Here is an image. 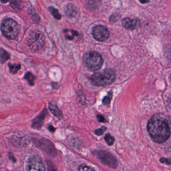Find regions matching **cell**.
Here are the masks:
<instances>
[{
    "label": "cell",
    "instance_id": "1",
    "mask_svg": "<svg viewBox=\"0 0 171 171\" xmlns=\"http://www.w3.org/2000/svg\"><path fill=\"white\" fill-rule=\"evenodd\" d=\"M147 130L154 141L162 143L166 141L171 135L167 121L159 117H152L148 124Z\"/></svg>",
    "mask_w": 171,
    "mask_h": 171
},
{
    "label": "cell",
    "instance_id": "2",
    "mask_svg": "<svg viewBox=\"0 0 171 171\" xmlns=\"http://www.w3.org/2000/svg\"><path fill=\"white\" fill-rule=\"evenodd\" d=\"M115 71L111 69H106L93 74L91 77V81L94 85L102 87L111 84L115 81Z\"/></svg>",
    "mask_w": 171,
    "mask_h": 171
},
{
    "label": "cell",
    "instance_id": "3",
    "mask_svg": "<svg viewBox=\"0 0 171 171\" xmlns=\"http://www.w3.org/2000/svg\"><path fill=\"white\" fill-rule=\"evenodd\" d=\"M83 60L87 67L92 71L100 69L104 62L101 55L94 51L86 53L83 56Z\"/></svg>",
    "mask_w": 171,
    "mask_h": 171
},
{
    "label": "cell",
    "instance_id": "4",
    "mask_svg": "<svg viewBox=\"0 0 171 171\" xmlns=\"http://www.w3.org/2000/svg\"><path fill=\"white\" fill-rule=\"evenodd\" d=\"M1 31L6 38L9 39H15L19 34V25L12 19H6L2 23Z\"/></svg>",
    "mask_w": 171,
    "mask_h": 171
},
{
    "label": "cell",
    "instance_id": "5",
    "mask_svg": "<svg viewBox=\"0 0 171 171\" xmlns=\"http://www.w3.org/2000/svg\"><path fill=\"white\" fill-rule=\"evenodd\" d=\"M45 40V37L43 33L39 31L35 30L29 36V46L33 50H39L44 45Z\"/></svg>",
    "mask_w": 171,
    "mask_h": 171
},
{
    "label": "cell",
    "instance_id": "6",
    "mask_svg": "<svg viewBox=\"0 0 171 171\" xmlns=\"http://www.w3.org/2000/svg\"><path fill=\"white\" fill-rule=\"evenodd\" d=\"M94 154L102 163L105 165L113 169L117 167V161L111 152L106 150H98L95 151Z\"/></svg>",
    "mask_w": 171,
    "mask_h": 171
},
{
    "label": "cell",
    "instance_id": "7",
    "mask_svg": "<svg viewBox=\"0 0 171 171\" xmlns=\"http://www.w3.org/2000/svg\"><path fill=\"white\" fill-rule=\"evenodd\" d=\"M26 169L27 171H45L46 169L41 159L37 156H34L27 160Z\"/></svg>",
    "mask_w": 171,
    "mask_h": 171
},
{
    "label": "cell",
    "instance_id": "8",
    "mask_svg": "<svg viewBox=\"0 0 171 171\" xmlns=\"http://www.w3.org/2000/svg\"><path fill=\"white\" fill-rule=\"evenodd\" d=\"M93 36L95 39L99 41H104L109 38V30L105 27L98 25L93 29Z\"/></svg>",
    "mask_w": 171,
    "mask_h": 171
},
{
    "label": "cell",
    "instance_id": "9",
    "mask_svg": "<svg viewBox=\"0 0 171 171\" xmlns=\"http://www.w3.org/2000/svg\"><path fill=\"white\" fill-rule=\"evenodd\" d=\"M40 144L42 149L49 156L54 157L56 156V150L54 146L49 139L43 138L40 140Z\"/></svg>",
    "mask_w": 171,
    "mask_h": 171
},
{
    "label": "cell",
    "instance_id": "10",
    "mask_svg": "<svg viewBox=\"0 0 171 171\" xmlns=\"http://www.w3.org/2000/svg\"><path fill=\"white\" fill-rule=\"evenodd\" d=\"M48 115V113L47 112V109H44L41 113H40L39 115H38L37 117H36L33 120L32 128L37 130L40 129L43 125L45 117H46V115Z\"/></svg>",
    "mask_w": 171,
    "mask_h": 171
},
{
    "label": "cell",
    "instance_id": "11",
    "mask_svg": "<svg viewBox=\"0 0 171 171\" xmlns=\"http://www.w3.org/2000/svg\"><path fill=\"white\" fill-rule=\"evenodd\" d=\"M123 26L128 29H133L137 26L139 22L137 20H132L130 18H125L122 20Z\"/></svg>",
    "mask_w": 171,
    "mask_h": 171
},
{
    "label": "cell",
    "instance_id": "12",
    "mask_svg": "<svg viewBox=\"0 0 171 171\" xmlns=\"http://www.w3.org/2000/svg\"><path fill=\"white\" fill-rule=\"evenodd\" d=\"M64 11L66 15L69 18H74L76 16L78 13V10L74 5L71 4H67L64 9Z\"/></svg>",
    "mask_w": 171,
    "mask_h": 171
},
{
    "label": "cell",
    "instance_id": "13",
    "mask_svg": "<svg viewBox=\"0 0 171 171\" xmlns=\"http://www.w3.org/2000/svg\"><path fill=\"white\" fill-rule=\"evenodd\" d=\"M48 106H49V110L53 115H54V116L58 119H62L63 117L62 113L60 111V109H59L58 107L56 105L50 102L49 103Z\"/></svg>",
    "mask_w": 171,
    "mask_h": 171
},
{
    "label": "cell",
    "instance_id": "14",
    "mask_svg": "<svg viewBox=\"0 0 171 171\" xmlns=\"http://www.w3.org/2000/svg\"><path fill=\"white\" fill-rule=\"evenodd\" d=\"M24 78L28 81V82L30 85H34V81L36 79L35 76L31 72H27L26 73L24 76Z\"/></svg>",
    "mask_w": 171,
    "mask_h": 171
},
{
    "label": "cell",
    "instance_id": "15",
    "mask_svg": "<svg viewBox=\"0 0 171 171\" xmlns=\"http://www.w3.org/2000/svg\"><path fill=\"white\" fill-rule=\"evenodd\" d=\"M10 58V55L9 53L5 50L3 48L1 49V62L3 64L6 61L9 59Z\"/></svg>",
    "mask_w": 171,
    "mask_h": 171
},
{
    "label": "cell",
    "instance_id": "16",
    "mask_svg": "<svg viewBox=\"0 0 171 171\" xmlns=\"http://www.w3.org/2000/svg\"><path fill=\"white\" fill-rule=\"evenodd\" d=\"M9 67L10 72L13 74H16L21 69V64H15L12 65L10 63L9 64Z\"/></svg>",
    "mask_w": 171,
    "mask_h": 171
},
{
    "label": "cell",
    "instance_id": "17",
    "mask_svg": "<svg viewBox=\"0 0 171 171\" xmlns=\"http://www.w3.org/2000/svg\"><path fill=\"white\" fill-rule=\"evenodd\" d=\"M64 32L66 35V37L68 39L72 40L73 39L74 36L78 35L77 32L74 31V30H65Z\"/></svg>",
    "mask_w": 171,
    "mask_h": 171
},
{
    "label": "cell",
    "instance_id": "18",
    "mask_svg": "<svg viewBox=\"0 0 171 171\" xmlns=\"http://www.w3.org/2000/svg\"><path fill=\"white\" fill-rule=\"evenodd\" d=\"M101 0H87V5L91 8H95L99 6Z\"/></svg>",
    "mask_w": 171,
    "mask_h": 171
},
{
    "label": "cell",
    "instance_id": "19",
    "mask_svg": "<svg viewBox=\"0 0 171 171\" xmlns=\"http://www.w3.org/2000/svg\"><path fill=\"white\" fill-rule=\"evenodd\" d=\"M49 11L51 12L52 15L53 16V17H54L55 19H57V20H60L61 18V16L60 14L59 13V12L56 9L54 8L50 7L48 8Z\"/></svg>",
    "mask_w": 171,
    "mask_h": 171
},
{
    "label": "cell",
    "instance_id": "20",
    "mask_svg": "<svg viewBox=\"0 0 171 171\" xmlns=\"http://www.w3.org/2000/svg\"><path fill=\"white\" fill-rule=\"evenodd\" d=\"M113 97V92L112 91H109L108 93L107 96H105L102 100V103L104 105H109L111 102V98Z\"/></svg>",
    "mask_w": 171,
    "mask_h": 171
},
{
    "label": "cell",
    "instance_id": "21",
    "mask_svg": "<svg viewBox=\"0 0 171 171\" xmlns=\"http://www.w3.org/2000/svg\"><path fill=\"white\" fill-rule=\"evenodd\" d=\"M104 139L108 145L112 146L115 141V138L110 134H106L104 136Z\"/></svg>",
    "mask_w": 171,
    "mask_h": 171
},
{
    "label": "cell",
    "instance_id": "22",
    "mask_svg": "<svg viewBox=\"0 0 171 171\" xmlns=\"http://www.w3.org/2000/svg\"><path fill=\"white\" fill-rule=\"evenodd\" d=\"M11 5L13 7L20 9L21 7V1L20 0H12Z\"/></svg>",
    "mask_w": 171,
    "mask_h": 171
},
{
    "label": "cell",
    "instance_id": "23",
    "mask_svg": "<svg viewBox=\"0 0 171 171\" xmlns=\"http://www.w3.org/2000/svg\"><path fill=\"white\" fill-rule=\"evenodd\" d=\"M78 170L79 171H94L95 170L93 168L90 167L89 166L85 165L80 166Z\"/></svg>",
    "mask_w": 171,
    "mask_h": 171
},
{
    "label": "cell",
    "instance_id": "24",
    "mask_svg": "<svg viewBox=\"0 0 171 171\" xmlns=\"http://www.w3.org/2000/svg\"><path fill=\"white\" fill-rule=\"evenodd\" d=\"M106 129H107V128H106L105 126H102V128H98V130H95V134L98 135H102V134H104L105 130H106Z\"/></svg>",
    "mask_w": 171,
    "mask_h": 171
},
{
    "label": "cell",
    "instance_id": "25",
    "mask_svg": "<svg viewBox=\"0 0 171 171\" xmlns=\"http://www.w3.org/2000/svg\"><path fill=\"white\" fill-rule=\"evenodd\" d=\"M160 162L162 163V164H165L168 165H170L171 164V159H168V158H161Z\"/></svg>",
    "mask_w": 171,
    "mask_h": 171
},
{
    "label": "cell",
    "instance_id": "26",
    "mask_svg": "<svg viewBox=\"0 0 171 171\" xmlns=\"http://www.w3.org/2000/svg\"><path fill=\"white\" fill-rule=\"evenodd\" d=\"M96 117L98 120L100 122H106L107 120L106 119L105 117L102 115H96Z\"/></svg>",
    "mask_w": 171,
    "mask_h": 171
},
{
    "label": "cell",
    "instance_id": "27",
    "mask_svg": "<svg viewBox=\"0 0 171 171\" xmlns=\"http://www.w3.org/2000/svg\"><path fill=\"white\" fill-rule=\"evenodd\" d=\"M117 16L115 14L112 15L109 18L110 22H111V23L115 22L117 21Z\"/></svg>",
    "mask_w": 171,
    "mask_h": 171
},
{
    "label": "cell",
    "instance_id": "28",
    "mask_svg": "<svg viewBox=\"0 0 171 171\" xmlns=\"http://www.w3.org/2000/svg\"><path fill=\"white\" fill-rule=\"evenodd\" d=\"M48 129L49 130V131L50 132H54L55 131V130H56V128L54 127V126H49L48 127Z\"/></svg>",
    "mask_w": 171,
    "mask_h": 171
},
{
    "label": "cell",
    "instance_id": "29",
    "mask_svg": "<svg viewBox=\"0 0 171 171\" xmlns=\"http://www.w3.org/2000/svg\"><path fill=\"white\" fill-rule=\"evenodd\" d=\"M139 2L142 4H146L149 2V0H139Z\"/></svg>",
    "mask_w": 171,
    "mask_h": 171
},
{
    "label": "cell",
    "instance_id": "30",
    "mask_svg": "<svg viewBox=\"0 0 171 171\" xmlns=\"http://www.w3.org/2000/svg\"><path fill=\"white\" fill-rule=\"evenodd\" d=\"M1 2H2V3H7V2L10 1V0H1Z\"/></svg>",
    "mask_w": 171,
    "mask_h": 171
}]
</instances>
